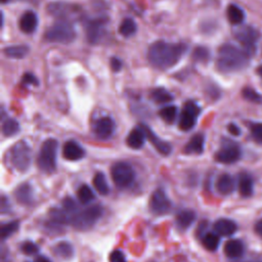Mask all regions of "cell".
Here are the masks:
<instances>
[{
    "label": "cell",
    "instance_id": "21",
    "mask_svg": "<svg viewBox=\"0 0 262 262\" xmlns=\"http://www.w3.org/2000/svg\"><path fill=\"white\" fill-rule=\"evenodd\" d=\"M245 252V246L244 243L241 239H229L224 245V253L228 258H238L243 256Z\"/></svg>",
    "mask_w": 262,
    "mask_h": 262
},
{
    "label": "cell",
    "instance_id": "12",
    "mask_svg": "<svg viewBox=\"0 0 262 262\" xmlns=\"http://www.w3.org/2000/svg\"><path fill=\"white\" fill-rule=\"evenodd\" d=\"M104 25H105V20L100 18L91 19L87 21L85 29H86V37L89 43L96 44L100 41L104 32Z\"/></svg>",
    "mask_w": 262,
    "mask_h": 262
},
{
    "label": "cell",
    "instance_id": "49",
    "mask_svg": "<svg viewBox=\"0 0 262 262\" xmlns=\"http://www.w3.org/2000/svg\"><path fill=\"white\" fill-rule=\"evenodd\" d=\"M11 1H34V0H1L2 3H7V2H11Z\"/></svg>",
    "mask_w": 262,
    "mask_h": 262
},
{
    "label": "cell",
    "instance_id": "11",
    "mask_svg": "<svg viewBox=\"0 0 262 262\" xmlns=\"http://www.w3.org/2000/svg\"><path fill=\"white\" fill-rule=\"evenodd\" d=\"M116 124L114 120L110 117H102L98 119L93 125V133L94 135L101 140L108 139L115 132Z\"/></svg>",
    "mask_w": 262,
    "mask_h": 262
},
{
    "label": "cell",
    "instance_id": "15",
    "mask_svg": "<svg viewBox=\"0 0 262 262\" xmlns=\"http://www.w3.org/2000/svg\"><path fill=\"white\" fill-rule=\"evenodd\" d=\"M62 156L69 161H78L85 156V149L75 140H69L62 147Z\"/></svg>",
    "mask_w": 262,
    "mask_h": 262
},
{
    "label": "cell",
    "instance_id": "39",
    "mask_svg": "<svg viewBox=\"0 0 262 262\" xmlns=\"http://www.w3.org/2000/svg\"><path fill=\"white\" fill-rule=\"evenodd\" d=\"M62 209L69 213L71 216L73 214H75L79 209H78V205L77 203L70 196H67L62 200Z\"/></svg>",
    "mask_w": 262,
    "mask_h": 262
},
{
    "label": "cell",
    "instance_id": "28",
    "mask_svg": "<svg viewBox=\"0 0 262 262\" xmlns=\"http://www.w3.org/2000/svg\"><path fill=\"white\" fill-rule=\"evenodd\" d=\"M4 54L10 58H23L29 52V47L27 45H13L5 47L3 50Z\"/></svg>",
    "mask_w": 262,
    "mask_h": 262
},
{
    "label": "cell",
    "instance_id": "38",
    "mask_svg": "<svg viewBox=\"0 0 262 262\" xmlns=\"http://www.w3.org/2000/svg\"><path fill=\"white\" fill-rule=\"evenodd\" d=\"M242 94H243L245 99H247L249 101H252V102H260L262 100L261 95L250 87L244 88L243 91H242Z\"/></svg>",
    "mask_w": 262,
    "mask_h": 262
},
{
    "label": "cell",
    "instance_id": "5",
    "mask_svg": "<svg viewBox=\"0 0 262 262\" xmlns=\"http://www.w3.org/2000/svg\"><path fill=\"white\" fill-rule=\"evenodd\" d=\"M103 209L100 205H92L83 210H78L71 216L70 224L78 230H86L92 227L101 217Z\"/></svg>",
    "mask_w": 262,
    "mask_h": 262
},
{
    "label": "cell",
    "instance_id": "7",
    "mask_svg": "<svg viewBox=\"0 0 262 262\" xmlns=\"http://www.w3.org/2000/svg\"><path fill=\"white\" fill-rule=\"evenodd\" d=\"M111 176L119 188H127L135 180V171L129 163L117 162L111 168Z\"/></svg>",
    "mask_w": 262,
    "mask_h": 262
},
{
    "label": "cell",
    "instance_id": "43",
    "mask_svg": "<svg viewBox=\"0 0 262 262\" xmlns=\"http://www.w3.org/2000/svg\"><path fill=\"white\" fill-rule=\"evenodd\" d=\"M23 83L25 84V85H27V84H33V85H39V81L37 80V78L33 75V74H31V73H26L25 75H24V77H23Z\"/></svg>",
    "mask_w": 262,
    "mask_h": 262
},
{
    "label": "cell",
    "instance_id": "48",
    "mask_svg": "<svg viewBox=\"0 0 262 262\" xmlns=\"http://www.w3.org/2000/svg\"><path fill=\"white\" fill-rule=\"evenodd\" d=\"M35 262H51V261H50L47 257L40 255V256H38V257L35 259Z\"/></svg>",
    "mask_w": 262,
    "mask_h": 262
},
{
    "label": "cell",
    "instance_id": "1",
    "mask_svg": "<svg viewBox=\"0 0 262 262\" xmlns=\"http://www.w3.org/2000/svg\"><path fill=\"white\" fill-rule=\"evenodd\" d=\"M187 50L183 43H168L165 41L154 42L147 51L148 62L156 69L167 70L175 66Z\"/></svg>",
    "mask_w": 262,
    "mask_h": 262
},
{
    "label": "cell",
    "instance_id": "31",
    "mask_svg": "<svg viewBox=\"0 0 262 262\" xmlns=\"http://www.w3.org/2000/svg\"><path fill=\"white\" fill-rule=\"evenodd\" d=\"M137 31V25L134 21V19L127 17L122 20L120 27H119V33L124 37H130L133 36Z\"/></svg>",
    "mask_w": 262,
    "mask_h": 262
},
{
    "label": "cell",
    "instance_id": "29",
    "mask_svg": "<svg viewBox=\"0 0 262 262\" xmlns=\"http://www.w3.org/2000/svg\"><path fill=\"white\" fill-rule=\"evenodd\" d=\"M93 186L102 195H106L110 192V187L105 178V175L102 172H97L93 177Z\"/></svg>",
    "mask_w": 262,
    "mask_h": 262
},
{
    "label": "cell",
    "instance_id": "3",
    "mask_svg": "<svg viewBox=\"0 0 262 262\" xmlns=\"http://www.w3.org/2000/svg\"><path fill=\"white\" fill-rule=\"evenodd\" d=\"M76 31L70 20L57 19L44 34V39L48 42L68 44L74 41Z\"/></svg>",
    "mask_w": 262,
    "mask_h": 262
},
{
    "label": "cell",
    "instance_id": "40",
    "mask_svg": "<svg viewBox=\"0 0 262 262\" xmlns=\"http://www.w3.org/2000/svg\"><path fill=\"white\" fill-rule=\"evenodd\" d=\"M20 250L26 255H35V254L39 253V247L35 243H33L31 241L24 242L20 245Z\"/></svg>",
    "mask_w": 262,
    "mask_h": 262
},
{
    "label": "cell",
    "instance_id": "26",
    "mask_svg": "<svg viewBox=\"0 0 262 262\" xmlns=\"http://www.w3.org/2000/svg\"><path fill=\"white\" fill-rule=\"evenodd\" d=\"M52 252L55 256H57L59 258L70 259L74 255V248L70 243L62 241L53 246Z\"/></svg>",
    "mask_w": 262,
    "mask_h": 262
},
{
    "label": "cell",
    "instance_id": "4",
    "mask_svg": "<svg viewBox=\"0 0 262 262\" xmlns=\"http://www.w3.org/2000/svg\"><path fill=\"white\" fill-rule=\"evenodd\" d=\"M58 142L53 138L45 140L37 157V166L44 173H52L56 169Z\"/></svg>",
    "mask_w": 262,
    "mask_h": 262
},
{
    "label": "cell",
    "instance_id": "50",
    "mask_svg": "<svg viewBox=\"0 0 262 262\" xmlns=\"http://www.w3.org/2000/svg\"><path fill=\"white\" fill-rule=\"evenodd\" d=\"M257 73L260 75V77L262 78V66H260L259 68H257Z\"/></svg>",
    "mask_w": 262,
    "mask_h": 262
},
{
    "label": "cell",
    "instance_id": "32",
    "mask_svg": "<svg viewBox=\"0 0 262 262\" xmlns=\"http://www.w3.org/2000/svg\"><path fill=\"white\" fill-rule=\"evenodd\" d=\"M77 196L80 203H82L83 205H87L94 200L95 195L92 188L89 185L82 184L77 191Z\"/></svg>",
    "mask_w": 262,
    "mask_h": 262
},
{
    "label": "cell",
    "instance_id": "42",
    "mask_svg": "<svg viewBox=\"0 0 262 262\" xmlns=\"http://www.w3.org/2000/svg\"><path fill=\"white\" fill-rule=\"evenodd\" d=\"M110 262H127L125 254L121 250H115L110 254Z\"/></svg>",
    "mask_w": 262,
    "mask_h": 262
},
{
    "label": "cell",
    "instance_id": "41",
    "mask_svg": "<svg viewBox=\"0 0 262 262\" xmlns=\"http://www.w3.org/2000/svg\"><path fill=\"white\" fill-rule=\"evenodd\" d=\"M250 129L253 139L258 143H262V123H254Z\"/></svg>",
    "mask_w": 262,
    "mask_h": 262
},
{
    "label": "cell",
    "instance_id": "23",
    "mask_svg": "<svg viewBox=\"0 0 262 262\" xmlns=\"http://www.w3.org/2000/svg\"><path fill=\"white\" fill-rule=\"evenodd\" d=\"M234 187H235V182L231 175L224 173L218 177L216 182V188L219 193L224 195L230 194L234 190Z\"/></svg>",
    "mask_w": 262,
    "mask_h": 262
},
{
    "label": "cell",
    "instance_id": "45",
    "mask_svg": "<svg viewBox=\"0 0 262 262\" xmlns=\"http://www.w3.org/2000/svg\"><path fill=\"white\" fill-rule=\"evenodd\" d=\"M227 130L228 132L231 134V135H234V136H238L241 134V129L237 125L233 124V123H230L228 126H227Z\"/></svg>",
    "mask_w": 262,
    "mask_h": 262
},
{
    "label": "cell",
    "instance_id": "2",
    "mask_svg": "<svg viewBox=\"0 0 262 262\" xmlns=\"http://www.w3.org/2000/svg\"><path fill=\"white\" fill-rule=\"evenodd\" d=\"M248 62V52L241 48L231 44H224L219 48L216 66L220 72L232 73L241 71L247 67Z\"/></svg>",
    "mask_w": 262,
    "mask_h": 262
},
{
    "label": "cell",
    "instance_id": "18",
    "mask_svg": "<svg viewBox=\"0 0 262 262\" xmlns=\"http://www.w3.org/2000/svg\"><path fill=\"white\" fill-rule=\"evenodd\" d=\"M214 231L222 236H229L232 235L236 229H237V225L236 223L231 220V219H227V218H221L218 219L215 223H214Z\"/></svg>",
    "mask_w": 262,
    "mask_h": 262
},
{
    "label": "cell",
    "instance_id": "22",
    "mask_svg": "<svg viewBox=\"0 0 262 262\" xmlns=\"http://www.w3.org/2000/svg\"><path fill=\"white\" fill-rule=\"evenodd\" d=\"M16 201L23 205H30L33 202V188L29 183L19 184L14 190Z\"/></svg>",
    "mask_w": 262,
    "mask_h": 262
},
{
    "label": "cell",
    "instance_id": "10",
    "mask_svg": "<svg viewBox=\"0 0 262 262\" xmlns=\"http://www.w3.org/2000/svg\"><path fill=\"white\" fill-rule=\"evenodd\" d=\"M171 207L172 203L163 189L158 188L151 193L149 199V210L154 215H165L171 210Z\"/></svg>",
    "mask_w": 262,
    "mask_h": 262
},
{
    "label": "cell",
    "instance_id": "46",
    "mask_svg": "<svg viewBox=\"0 0 262 262\" xmlns=\"http://www.w3.org/2000/svg\"><path fill=\"white\" fill-rule=\"evenodd\" d=\"M255 231H256V233L260 237H262V219H260V220H258L256 222V224H255Z\"/></svg>",
    "mask_w": 262,
    "mask_h": 262
},
{
    "label": "cell",
    "instance_id": "34",
    "mask_svg": "<svg viewBox=\"0 0 262 262\" xmlns=\"http://www.w3.org/2000/svg\"><path fill=\"white\" fill-rule=\"evenodd\" d=\"M150 97L158 103H166L173 99L171 93H169L165 88H156L151 90Z\"/></svg>",
    "mask_w": 262,
    "mask_h": 262
},
{
    "label": "cell",
    "instance_id": "37",
    "mask_svg": "<svg viewBox=\"0 0 262 262\" xmlns=\"http://www.w3.org/2000/svg\"><path fill=\"white\" fill-rule=\"evenodd\" d=\"M210 57V52L207 48L205 47H202V46H199L196 47L193 52H192V58L196 61H202V62H205L209 59Z\"/></svg>",
    "mask_w": 262,
    "mask_h": 262
},
{
    "label": "cell",
    "instance_id": "35",
    "mask_svg": "<svg viewBox=\"0 0 262 262\" xmlns=\"http://www.w3.org/2000/svg\"><path fill=\"white\" fill-rule=\"evenodd\" d=\"M160 117L168 124L174 123L176 117H177V106L175 105H166L159 112Z\"/></svg>",
    "mask_w": 262,
    "mask_h": 262
},
{
    "label": "cell",
    "instance_id": "44",
    "mask_svg": "<svg viewBox=\"0 0 262 262\" xmlns=\"http://www.w3.org/2000/svg\"><path fill=\"white\" fill-rule=\"evenodd\" d=\"M123 63L121 61V59H119L118 57H112L111 58V68L114 72H119L122 68Z\"/></svg>",
    "mask_w": 262,
    "mask_h": 262
},
{
    "label": "cell",
    "instance_id": "14",
    "mask_svg": "<svg viewBox=\"0 0 262 262\" xmlns=\"http://www.w3.org/2000/svg\"><path fill=\"white\" fill-rule=\"evenodd\" d=\"M140 126L143 128V130H144V132H145L146 138L151 142V144L156 147V149H157L161 155H163V156H168V155L171 152L172 146H171L168 142H166V141L162 140L161 138H159V137L157 136V134H155L148 126H146V125H144V124H141Z\"/></svg>",
    "mask_w": 262,
    "mask_h": 262
},
{
    "label": "cell",
    "instance_id": "30",
    "mask_svg": "<svg viewBox=\"0 0 262 262\" xmlns=\"http://www.w3.org/2000/svg\"><path fill=\"white\" fill-rule=\"evenodd\" d=\"M202 242L207 250L216 251L220 244V237L216 232H206L202 236Z\"/></svg>",
    "mask_w": 262,
    "mask_h": 262
},
{
    "label": "cell",
    "instance_id": "13",
    "mask_svg": "<svg viewBox=\"0 0 262 262\" xmlns=\"http://www.w3.org/2000/svg\"><path fill=\"white\" fill-rule=\"evenodd\" d=\"M235 39L247 49H252L258 39V33L255 29L249 26L237 29L234 33Z\"/></svg>",
    "mask_w": 262,
    "mask_h": 262
},
{
    "label": "cell",
    "instance_id": "25",
    "mask_svg": "<svg viewBox=\"0 0 262 262\" xmlns=\"http://www.w3.org/2000/svg\"><path fill=\"white\" fill-rule=\"evenodd\" d=\"M73 7L70 6L67 3H61V2H54V3H50L47 6L48 12L56 17H58V19H66L64 16L69 15L71 9Z\"/></svg>",
    "mask_w": 262,
    "mask_h": 262
},
{
    "label": "cell",
    "instance_id": "36",
    "mask_svg": "<svg viewBox=\"0 0 262 262\" xmlns=\"http://www.w3.org/2000/svg\"><path fill=\"white\" fill-rule=\"evenodd\" d=\"M18 221L14 220L11 222H7V223H3L1 225V238L4 241L6 238H8L10 235H12L15 231H17L18 229Z\"/></svg>",
    "mask_w": 262,
    "mask_h": 262
},
{
    "label": "cell",
    "instance_id": "33",
    "mask_svg": "<svg viewBox=\"0 0 262 262\" xmlns=\"http://www.w3.org/2000/svg\"><path fill=\"white\" fill-rule=\"evenodd\" d=\"M19 131V124L14 119H6L2 124V133L6 137H11L18 133Z\"/></svg>",
    "mask_w": 262,
    "mask_h": 262
},
{
    "label": "cell",
    "instance_id": "19",
    "mask_svg": "<svg viewBox=\"0 0 262 262\" xmlns=\"http://www.w3.org/2000/svg\"><path fill=\"white\" fill-rule=\"evenodd\" d=\"M205 147V136L202 133L194 134L185 144L183 151L187 155H201Z\"/></svg>",
    "mask_w": 262,
    "mask_h": 262
},
{
    "label": "cell",
    "instance_id": "27",
    "mask_svg": "<svg viewBox=\"0 0 262 262\" xmlns=\"http://www.w3.org/2000/svg\"><path fill=\"white\" fill-rule=\"evenodd\" d=\"M226 15L230 24L232 25H239L243 23L245 18V13L241 7L235 4L228 5L226 9Z\"/></svg>",
    "mask_w": 262,
    "mask_h": 262
},
{
    "label": "cell",
    "instance_id": "6",
    "mask_svg": "<svg viewBox=\"0 0 262 262\" xmlns=\"http://www.w3.org/2000/svg\"><path fill=\"white\" fill-rule=\"evenodd\" d=\"M9 159L12 166L20 172L27 171L32 162L31 148L26 141H17L9 151Z\"/></svg>",
    "mask_w": 262,
    "mask_h": 262
},
{
    "label": "cell",
    "instance_id": "17",
    "mask_svg": "<svg viewBox=\"0 0 262 262\" xmlns=\"http://www.w3.org/2000/svg\"><path fill=\"white\" fill-rule=\"evenodd\" d=\"M145 138H146V134L143 128L141 126L140 127L138 126L137 128H134L133 130H131V132L128 134L126 138V142L129 147L133 149H139L144 145Z\"/></svg>",
    "mask_w": 262,
    "mask_h": 262
},
{
    "label": "cell",
    "instance_id": "9",
    "mask_svg": "<svg viewBox=\"0 0 262 262\" xmlns=\"http://www.w3.org/2000/svg\"><path fill=\"white\" fill-rule=\"evenodd\" d=\"M201 113V107L193 101H187L180 114L179 118V128L182 131L191 130L195 123L196 119Z\"/></svg>",
    "mask_w": 262,
    "mask_h": 262
},
{
    "label": "cell",
    "instance_id": "47",
    "mask_svg": "<svg viewBox=\"0 0 262 262\" xmlns=\"http://www.w3.org/2000/svg\"><path fill=\"white\" fill-rule=\"evenodd\" d=\"M5 208L9 209V203L6 201L5 196L3 195L2 199H1V212L2 213H5Z\"/></svg>",
    "mask_w": 262,
    "mask_h": 262
},
{
    "label": "cell",
    "instance_id": "24",
    "mask_svg": "<svg viewBox=\"0 0 262 262\" xmlns=\"http://www.w3.org/2000/svg\"><path fill=\"white\" fill-rule=\"evenodd\" d=\"M237 185H238V191L244 198L251 196L254 189V181L250 174L248 173H241L238 175L237 179Z\"/></svg>",
    "mask_w": 262,
    "mask_h": 262
},
{
    "label": "cell",
    "instance_id": "16",
    "mask_svg": "<svg viewBox=\"0 0 262 262\" xmlns=\"http://www.w3.org/2000/svg\"><path fill=\"white\" fill-rule=\"evenodd\" d=\"M18 27L20 31L25 34H32L36 31L38 27V16L37 14L32 11H26L18 20Z\"/></svg>",
    "mask_w": 262,
    "mask_h": 262
},
{
    "label": "cell",
    "instance_id": "8",
    "mask_svg": "<svg viewBox=\"0 0 262 262\" xmlns=\"http://www.w3.org/2000/svg\"><path fill=\"white\" fill-rule=\"evenodd\" d=\"M241 155L242 152L238 144L234 141L225 139L223 140L220 149L216 152L215 159L222 164H232L239 160Z\"/></svg>",
    "mask_w": 262,
    "mask_h": 262
},
{
    "label": "cell",
    "instance_id": "20",
    "mask_svg": "<svg viewBox=\"0 0 262 262\" xmlns=\"http://www.w3.org/2000/svg\"><path fill=\"white\" fill-rule=\"evenodd\" d=\"M195 218H196V214L193 210L184 209L177 213L175 222L179 229L184 230L192 225V223L195 221Z\"/></svg>",
    "mask_w": 262,
    "mask_h": 262
}]
</instances>
